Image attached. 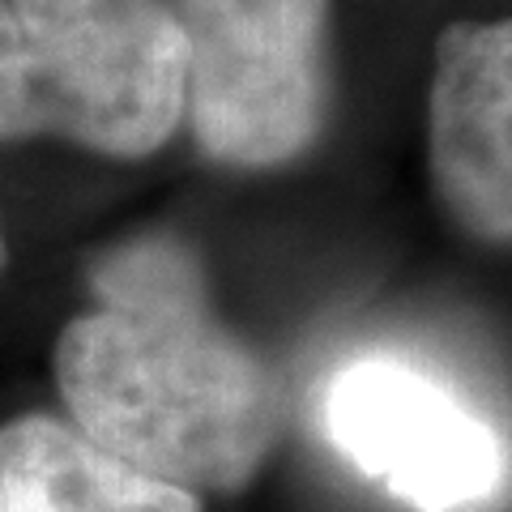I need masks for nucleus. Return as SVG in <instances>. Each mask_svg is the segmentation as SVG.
<instances>
[{
    "mask_svg": "<svg viewBox=\"0 0 512 512\" xmlns=\"http://www.w3.org/2000/svg\"><path fill=\"white\" fill-rule=\"evenodd\" d=\"M94 308L56 338L73 427L184 491H244L282 436L265 359L218 316L184 239L141 235L94 265Z\"/></svg>",
    "mask_w": 512,
    "mask_h": 512,
    "instance_id": "obj_1",
    "label": "nucleus"
},
{
    "mask_svg": "<svg viewBox=\"0 0 512 512\" xmlns=\"http://www.w3.org/2000/svg\"><path fill=\"white\" fill-rule=\"evenodd\" d=\"M184 124L171 0H0V141L146 158Z\"/></svg>",
    "mask_w": 512,
    "mask_h": 512,
    "instance_id": "obj_2",
    "label": "nucleus"
},
{
    "mask_svg": "<svg viewBox=\"0 0 512 512\" xmlns=\"http://www.w3.org/2000/svg\"><path fill=\"white\" fill-rule=\"evenodd\" d=\"M184 35V120L205 158L286 167L329 120L333 0H171Z\"/></svg>",
    "mask_w": 512,
    "mask_h": 512,
    "instance_id": "obj_3",
    "label": "nucleus"
},
{
    "mask_svg": "<svg viewBox=\"0 0 512 512\" xmlns=\"http://www.w3.org/2000/svg\"><path fill=\"white\" fill-rule=\"evenodd\" d=\"M320 419L350 466L419 512H461L504 487L500 431L410 363H346Z\"/></svg>",
    "mask_w": 512,
    "mask_h": 512,
    "instance_id": "obj_4",
    "label": "nucleus"
},
{
    "mask_svg": "<svg viewBox=\"0 0 512 512\" xmlns=\"http://www.w3.org/2000/svg\"><path fill=\"white\" fill-rule=\"evenodd\" d=\"M431 180L457 227L512 239V26L453 22L436 39L427 94Z\"/></svg>",
    "mask_w": 512,
    "mask_h": 512,
    "instance_id": "obj_5",
    "label": "nucleus"
},
{
    "mask_svg": "<svg viewBox=\"0 0 512 512\" xmlns=\"http://www.w3.org/2000/svg\"><path fill=\"white\" fill-rule=\"evenodd\" d=\"M0 512H201V500L128 466L73 423L18 414L0 427Z\"/></svg>",
    "mask_w": 512,
    "mask_h": 512,
    "instance_id": "obj_6",
    "label": "nucleus"
},
{
    "mask_svg": "<svg viewBox=\"0 0 512 512\" xmlns=\"http://www.w3.org/2000/svg\"><path fill=\"white\" fill-rule=\"evenodd\" d=\"M0 269H5V239H0Z\"/></svg>",
    "mask_w": 512,
    "mask_h": 512,
    "instance_id": "obj_7",
    "label": "nucleus"
}]
</instances>
